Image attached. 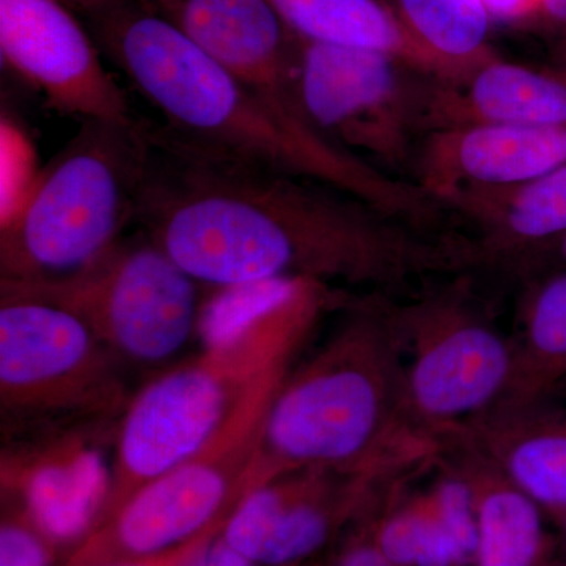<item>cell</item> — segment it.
I'll use <instances>...</instances> for the list:
<instances>
[{"label": "cell", "mask_w": 566, "mask_h": 566, "mask_svg": "<svg viewBox=\"0 0 566 566\" xmlns=\"http://www.w3.org/2000/svg\"><path fill=\"white\" fill-rule=\"evenodd\" d=\"M137 229L202 285L312 281L385 296L474 266L461 237H438L314 178L212 150L144 120Z\"/></svg>", "instance_id": "cell-1"}, {"label": "cell", "mask_w": 566, "mask_h": 566, "mask_svg": "<svg viewBox=\"0 0 566 566\" xmlns=\"http://www.w3.org/2000/svg\"><path fill=\"white\" fill-rule=\"evenodd\" d=\"M84 24L170 132L344 189L424 229L441 218L444 210L419 185L378 172L277 109L139 0H120Z\"/></svg>", "instance_id": "cell-2"}, {"label": "cell", "mask_w": 566, "mask_h": 566, "mask_svg": "<svg viewBox=\"0 0 566 566\" xmlns=\"http://www.w3.org/2000/svg\"><path fill=\"white\" fill-rule=\"evenodd\" d=\"M342 312L275 395L243 497L301 469L394 476L444 452L409 411L403 353L385 296L353 294Z\"/></svg>", "instance_id": "cell-3"}, {"label": "cell", "mask_w": 566, "mask_h": 566, "mask_svg": "<svg viewBox=\"0 0 566 566\" xmlns=\"http://www.w3.org/2000/svg\"><path fill=\"white\" fill-rule=\"evenodd\" d=\"M348 297L324 283L297 282L243 326L208 342L202 353L134 395L120 417L114 463L93 528L202 449L256 376L275 360L300 354L322 316Z\"/></svg>", "instance_id": "cell-4"}, {"label": "cell", "mask_w": 566, "mask_h": 566, "mask_svg": "<svg viewBox=\"0 0 566 566\" xmlns=\"http://www.w3.org/2000/svg\"><path fill=\"white\" fill-rule=\"evenodd\" d=\"M147 142L144 118L84 122L33 178L0 229V279L59 281L136 222Z\"/></svg>", "instance_id": "cell-5"}, {"label": "cell", "mask_w": 566, "mask_h": 566, "mask_svg": "<svg viewBox=\"0 0 566 566\" xmlns=\"http://www.w3.org/2000/svg\"><path fill=\"white\" fill-rule=\"evenodd\" d=\"M118 360L69 308L0 281V422L6 444H46L125 415Z\"/></svg>", "instance_id": "cell-6"}, {"label": "cell", "mask_w": 566, "mask_h": 566, "mask_svg": "<svg viewBox=\"0 0 566 566\" xmlns=\"http://www.w3.org/2000/svg\"><path fill=\"white\" fill-rule=\"evenodd\" d=\"M296 359L282 357L256 376L202 449L137 491L62 566H120L158 556L232 515L268 412Z\"/></svg>", "instance_id": "cell-7"}, {"label": "cell", "mask_w": 566, "mask_h": 566, "mask_svg": "<svg viewBox=\"0 0 566 566\" xmlns=\"http://www.w3.org/2000/svg\"><path fill=\"white\" fill-rule=\"evenodd\" d=\"M0 281L69 308L122 363H167L203 324L205 285L140 229L69 277Z\"/></svg>", "instance_id": "cell-8"}, {"label": "cell", "mask_w": 566, "mask_h": 566, "mask_svg": "<svg viewBox=\"0 0 566 566\" xmlns=\"http://www.w3.org/2000/svg\"><path fill=\"white\" fill-rule=\"evenodd\" d=\"M463 286H446L403 305L390 304L405 363L409 411L420 427L447 436L486 415L504 397L515 344L480 315Z\"/></svg>", "instance_id": "cell-9"}, {"label": "cell", "mask_w": 566, "mask_h": 566, "mask_svg": "<svg viewBox=\"0 0 566 566\" xmlns=\"http://www.w3.org/2000/svg\"><path fill=\"white\" fill-rule=\"evenodd\" d=\"M428 77L381 52L304 40L301 92L312 125L397 180L416 182Z\"/></svg>", "instance_id": "cell-10"}, {"label": "cell", "mask_w": 566, "mask_h": 566, "mask_svg": "<svg viewBox=\"0 0 566 566\" xmlns=\"http://www.w3.org/2000/svg\"><path fill=\"white\" fill-rule=\"evenodd\" d=\"M0 55L55 114L81 123L140 118L87 25L59 0H0Z\"/></svg>", "instance_id": "cell-11"}, {"label": "cell", "mask_w": 566, "mask_h": 566, "mask_svg": "<svg viewBox=\"0 0 566 566\" xmlns=\"http://www.w3.org/2000/svg\"><path fill=\"white\" fill-rule=\"evenodd\" d=\"M389 476L301 469L234 505L219 538L255 566H290L326 545L335 528Z\"/></svg>", "instance_id": "cell-12"}, {"label": "cell", "mask_w": 566, "mask_h": 566, "mask_svg": "<svg viewBox=\"0 0 566 566\" xmlns=\"http://www.w3.org/2000/svg\"><path fill=\"white\" fill-rule=\"evenodd\" d=\"M139 2L174 24L268 103L315 128L301 92L304 40L270 0Z\"/></svg>", "instance_id": "cell-13"}, {"label": "cell", "mask_w": 566, "mask_h": 566, "mask_svg": "<svg viewBox=\"0 0 566 566\" xmlns=\"http://www.w3.org/2000/svg\"><path fill=\"white\" fill-rule=\"evenodd\" d=\"M566 164V125L469 126L427 134L415 181L438 199L463 186L534 180Z\"/></svg>", "instance_id": "cell-14"}, {"label": "cell", "mask_w": 566, "mask_h": 566, "mask_svg": "<svg viewBox=\"0 0 566 566\" xmlns=\"http://www.w3.org/2000/svg\"><path fill=\"white\" fill-rule=\"evenodd\" d=\"M566 125V71L494 57L460 82H424L423 137L469 126Z\"/></svg>", "instance_id": "cell-15"}, {"label": "cell", "mask_w": 566, "mask_h": 566, "mask_svg": "<svg viewBox=\"0 0 566 566\" xmlns=\"http://www.w3.org/2000/svg\"><path fill=\"white\" fill-rule=\"evenodd\" d=\"M436 200L475 230L482 263L515 255L527 264L566 234V164L534 180L463 186Z\"/></svg>", "instance_id": "cell-16"}, {"label": "cell", "mask_w": 566, "mask_h": 566, "mask_svg": "<svg viewBox=\"0 0 566 566\" xmlns=\"http://www.w3.org/2000/svg\"><path fill=\"white\" fill-rule=\"evenodd\" d=\"M560 523L566 513V411L558 406L490 412L455 433Z\"/></svg>", "instance_id": "cell-17"}, {"label": "cell", "mask_w": 566, "mask_h": 566, "mask_svg": "<svg viewBox=\"0 0 566 566\" xmlns=\"http://www.w3.org/2000/svg\"><path fill=\"white\" fill-rule=\"evenodd\" d=\"M447 449L471 483L479 545L474 566H549L551 539L545 510L475 447L450 436Z\"/></svg>", "instance_id": "cell-18"}, {"label": "cell", "mask_w": 566, "mask_h": 566, "mask_svg": "<svg viewBox=\"0 0 566 566\" xmlns=\"http://www.w3.org/2000/svg\"><path fill=\"white\" fill-rule=\"evenodd\" d=\"M301 39L331 46L381 52L442 82L464 74L423 46L400 14L379 0H270Z\"/></svg>", "instance_id": "cell-19"}, {"label": "cell", "mask_w": 566, "mask_h": 566, "mask_svg": "<svg viewBox=\"0 0 566 566\" xmlns=\"http://www.w3.org/2000/svg\"><path fill=\"white\" fill-rule=\"evenodd\" d=\"M531 275L517 315L512 379L486 415L556 406L566 395V268Z\"/></svg>", "instance_id": "cell-20"}, {"label": "cell", "mask_w": 566, "mask_h": 566, "mask_svg": "<svg viewBox=\"0 0 566 566\" xmlns=\"http://www.w3.org/2000/svg\"><path fill=\"white\" fill-rule=\"evenodd\" d=\"M398 14L427 50L465 77L497 57L488 46L491 18L483 0H398Z\"/></svg>", "instance_id": "cell-21"}, {"label": "cell", "mask_w": 566, "mask_h": 566, "mask_svg": "<svg viewBox=\"0 0 566 566\" xmlns=\"http://www.w3.org/2000/svg\"><path fill=\"white\" fill-rule=\"evenodd\" d=\"M375 546L395 566H464L428 493L386 517Z\"/></svg>", "instance_id": "cell-22"}, {"label": "cell", "mask_w": 566, "mask_h": 566, "mask_svg": "<svg viewBox=\"0 0 566 566\" xmlns=\"http://www.w3.org/2000/svg\"><path fill=\"white\" fill-rule=\"evenodd\" d=\"M428 494L433 502L436 515L455 543L464 566L474 565L479 527L471 483L457 468L449 469Z\"/></svg>", "instance_id": "cell-23"}, {"label": "cell", "mask_w": 566, "mask_h": 566, "mask_svg": "<svg viewBox=\"0 0 566 566\" xmlns=\"http://www.w3.org/2000/svg\"><path fill=\"white\" fill-rule=\"evenodd\" d=\"M0 566H52L57 547L41 532L17 494L2 491Z\"/></svg>", "instance_id": "cell-24"}, {"label": "cell", "mask_w": 566, "mask_h": 566, "mask_svg": "<svg viewBox=\"0 0 566 566\" xmlns=\"http://www.w3.org/2000/svg\"><path fill=\"white\" fill-rule=\"evenodd\" d=\"M227 520L219 521L214 526L208 527L202 534L193 536L182 545L174 547V549L166 551V553L158 554V556L140 558V560L129 562V564H123L120 566H189L192 564L193 558L199 556L200 553L210 545L212 539L216 538L223 526H226Z\"/></svg>", "instance_id": "cell-25"}, {"label": "cell", "mask_w": 566, "mask_h": 566, "mask_svg": "<svg viewBox=\"0 0 566 566\" xmlns=\"http://www.w3.org/2000/svg\"><path fill=\"white\" fill-rule=\"evenodd\" d=\"M491 21L527 22L535 18L542 0H483Z\"/></svg>", "instance_id": "cell-26"}, {"label": "cell", "mask_w": 566, "mask_h": 566, "mask_svg": "<svg viewBox=\"0 0 566 566\" xmlns=\"http://www.w3.org/2000/svg\"><path fill=\"white\" fill-rule=\"evenodd\" d=\"M553 35V46L566 43V0H542L534 20Z\"/></svg>", "instance_id": "cell-27"}, {"label": "cell", "mask_w": 566, "mask_h": 566, "mask_svg": "<svg viewBox=\"0 0 566 566\" xmlns=\"http://www.w3.org/2000/svg\"><path fill=\"white\" fill-rule=\"evenodd\" d=\"M189 566H255L251 562L244 560L243 557L233 553L229 546L223 545L219 535L205 547L202 553L193 558L192 564Z\"/></svg>", "instance_id": "cell-28"}, {"label": "cell", "mask_w": 566, "mask_h": 566, "mask_svg": "<svg viewBox=\"0 0 566 566\" xmlns=\"http://www.w3.org/2000/svg\"><path fill=\"white\" fill-rule=\"evenodd\" d=\"M528 270L532 273H539V271L558 270V268H566V234L560 240L556 241L545 251L535 255L531 262L527 263Z\"/></svg>", "instance_id": "cell-29"}, {"label": "cell", "mask_w": 566, "mask_h": 566, "mask_svg": "<svg viewBox=\"0 0 566 566\" xmlns=\"http://www.w3.org/2000/svg\"><path fill=\"white\" fill-rule=\"evenodd\" d=\"M338 566H395L390 564L381 551L374 545H360L353 547L348 551V554L342 558L340 565Z\"/></svg>", "instance_id": "cell-30"}, {"label": "cell", "mask_w": 566, "mask_h": 566, "mask_svg": "<svg viewBox=\"0 0 566 566\" xmlns=\"http://www.w3.org/2000/svg\"><path fill=\"white\" fill-rule=\"evenodd\" d=\"M59 2L73 11L84 22L102 13V11L111 9L120 0H59Z\"/></svg>", "instance_id": "cell-31"}, {"label": "cell", "mask_w": 566, "mask_h": 566, "mask_svg": "<svg viewBox=\"0 0 566 566\" xmlns=\"http://www.w3.org/2000/svg\"><path fill=\"white\" fill-rule=\"evenodd\" d=\"M554 61H556V69L566 71V43L553 46Z\"/></svg>", "instance_id": "cell-32"}, {"label": "cell", "mask_w": 566, "mask_h": 566, "mask_svg": "<svg viewBox=\"0 0 566 566\" xmlns=\"http://www.w3.org/2000/svg\"><path fill=\"white\" fill-rule=\"evenodd\" d=\"M558 526H560V528H562V543H564L565 553H566V513H565L564 517H562L560 523H558Z\"/></svg>", "instance_id": "cell-33"}, {"label": "cell", "mask_w": 566, "mask_h": 566, "mask_svg": "<svg viewBox=\"0 0 566 566\" xmlns=\"http://www.w3.org/2000/svg\"><path fill=\"white\" fill-rule=\"evenodd\" d=\"M549 566H556V565H549ZM558 566H566V565H558Z\"/></svg>", "instance_id": "cell-34"}]
</instances>
